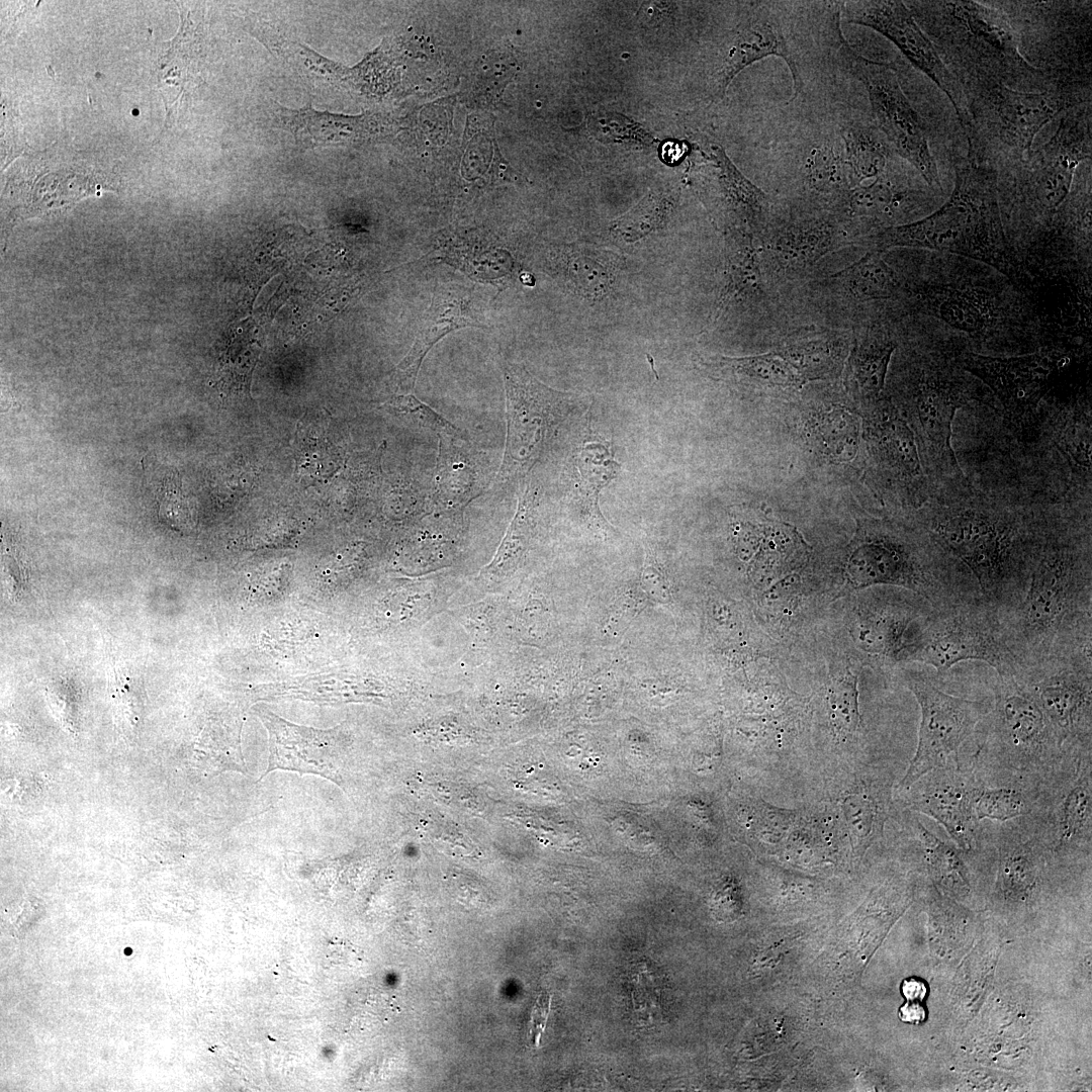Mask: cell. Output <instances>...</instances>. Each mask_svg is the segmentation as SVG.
Masks as SVG:
<instances>
[{
    "label": "cell",
    "instance_id": "cell-38",
    "mask_svg": "<svg viewBox=\"0 0 1092 1092\" xmlns=\"http://www.w3.org/2000/svg\"><path fill=\"white\" fill-rule=\"evenodd\" d=\"M1001 868L1005 889L1020 896L1031 885L1035 872L1034 843L1011 837L1001 843Z\"/></svg>",
    "mask_w": 1092,
    "mask_h": 1092
},
{
    "label": "cell",
    "instance_id": "cell-41",
    "mask_svg": "<svg viewBox=\"0 0 1092 1092\" xmlns=\"http://www.w3.org/2000/svg\"><path fill=\"white\" fill-rule=\"evenodd\" d=\"M386 404L398 413L414 418L419 424L437 433L439 437L465 439L456 427L414 395H397L390 398Z\"/></svg>",
    "mask_w": 1092,
    "mask_h": 1092
},
{
    "label": "cell",
    "instance_id": "cell-5",
    "mask_svg": "<svg viewBox=\"0 0 1092 1092\" xmlns=\"http://www.w3.org/2000/svg\"><path fill=\"white\" fill-rule=\"evenodd\" d=\"M938 336L932 333V339L915 352L904 394L931 500L946 502L972 485L951 443L957 412L979 402L993 406L995 400L959 363L957 352L964 340Z\"/></svg>",
    "mask_w": 1092,
    "mask_h": 1092
},
{
    "label": "cell",
    "instance_id": "cell-22",
    "mask_svg": "<svg viewBox=\"0 0 1092 1092\" xmlns=\"http://www.w3.org/2000/svg\"><path fill=\"white\" fill-rule=\"evenodd\" d=\"M464 327H481L470 313L468 290L452 283L438 286L421 317L411 350L394 370L395 390L412 391L421 364L431 348L450 332Z\"/></svg>",
    "mask_w": 1092,
    "mask_h": 1092
},
{
    "label": "cell",
    "instance_id": "cell-45",
    "mask_svg": "<svg viewBox=\"0 0 1092 1092\" xmlns=\"http://www.w3.org/2000/svg\"><path fill=\"white\" fill-rule=\"evenodd\" d=\"M902 1021L917 1024L925 1020L926 1011L921 1002L907 1001L899 1010Z\"/></svg>",
    "mask_w": 1092,
    "mask_h": 1092
},
{
    "label": "cell",
    "instance_id": "cell-30",
    "mask_svg": "<svg viewBox=\"0 0 1092 1092\" xmlns=\"http://www.w3.org/2000/svg\"><path fill=\"white\" fill-rule=\"evenodd\" d=\"M590 434L584 438L576 455L579 495L589 519L597 526L606 528L599 508V496L601 490L617 475L620 465L614 459L609 444Z\"/></svg>",
    "mask_w": 1092,
    "mask_h": 1092
},
{
    "label": "cell",
    "instance_id": "cell-34",
    "mask_svg": "<svg viewBox=\"0 0 1092 1092\" xmlns=\"http://www.w3.org/2000/svg\"><path fill=\"white\" fill-rule=\"evenodd\" d=\"M566 271L577 289L586 294L598 296L609 288L614 264L607 253L592 249H568Z\"/></svg>",
    "mask_w": 1092,
    "mask_h": 1092
},
{
    "label": "cell",
    "instance_id": "cell-26",
    "mask_svg": "<svg viewBox=\"0 0 1092 1092\" xmlns=\"http://www.w3.org/2000/svg\"><path fill=\"white\" fill-rule=\"evenodd\" d=\"M275 115L279 124L305 149L354 141L366 134L369 125L364 118L316 111L310 103L300 109L277 105Z\"/></svg>",
    "mask_w": 1092,
    "mask_h": 1092
},
{
    "label": "cell",
    "instance_id": "cell-3",
    "mask_svg": "<svg viewBox=\"0 0 1092 1092\" xmlns=\"http://www.w3.org/2000/svg\"><path fill=\"white\" fill-rule=\"evenodd\" d=\"M904 3L963 91L998 84L1026 92L1062 90L1024 58L999 1Z\"/></svg>",
    "mask_w": 1092,
    "mask_h": 1092
},
{
    "label": "cell",
    "instance_id": "cell-33",
    "mask_svg": "<svg viewBox=\"0 0 1092 1092\" xmlns=\"http://www.w3.org/2000/svg\"><path fill=\"white\" fill-rule=\"evenodd\" d=\"M846 823L854 845L867 849L881 834L885 818L884 803L870 787L849 794L843 803Z\"/></svg>",
    "mask_w": 1092,
    "mask_h": 1092
},
{
    "label": "cell",
    "instance_id": "cell-17",
    "mask_svg": "<svg viewBox=\"0 0 1092 1092\" xmlns=\"http://www.w3.org/2000/svg\"><path fill=\"white\" fill-rule=\"evenodd\" d=\"M994 697L984 719L986 747L1022 766L1063 751L1039 705L1016 676L998 674Z\"/></svg>",
    "mask_w": 1092,
    "mask_h": 1092
},
{
    "label": "cell",
    "instance_id": "cell-19",
    "mask_svg": "<svg viewBox=\"0 0 1092 1092\" xmlns=\"http://www.w3.org/2000/svg\"><path fill=\"white\" fill-rule=\"evenodd\" d=\"M256 714L269 737V758L263 779L276 769L323 777L342 785L345 736L339 727L316 729L289 722L265 707Z\"/></svg>",
    "mask_w": 1092,
    "mask_h": 1092
},
{
    "label": "cell",
    "instance_id": "cell-28",
    "mask_svg": "<svg viewBox=\"0 0 1092 1092\" xmlns=\"http://www.w3.org/2000/svg\"><path fill=\"white\" fill-rule=\"evenodd\" d=\"M803 174L809 189L825 198L830 206L853 188L839 132L827 133L811 143L804 155Z\"/></svg>",
    "mask_w": 1092,
    "mask_h": 1092
},
{
    "label": "cell",
    "instance_id": "cell-25",
    "mask_svg": "<svg viewBox=\"0 0 1092 1092\" xmlns=\"http://www.w3.org/2000/svg\"><path fill=\"white\" fill-rule=\"evenodd\" d=\"M896 337L882 326L868 328L855 338L847 365V378L858 398L873 405L881 397Z\"/></svg>",
    "mask_w": 1092,
    "mask_h": 1092
},
{
    "label": "cell",
    "instance_id": "cell-13",
    "mask_svg": "<svg viewBox=\"0 0 1092 1092\" xmlns=\"http://www.w3.org/2000/svg\"><path fill=\"white\" fill-rule=\"evenodd\" d=\"M504 381L508 432L498 482L526 475L556 428L581 403L579 396L548 387L520 365H507Z\"/></svg>",
    "mask_w": 1092,
    "mask_h": 1092
},
{
    "label": "cell",
    "instance_id": "cell-14",
    "mask_svg": "<svg viewBox=\"0 0 1092 1092\" xmlns=\"http://www.w3.org/2000/svg\"><path fill=\"white\" fill-rule=\"evenodd\" d=\"M899 676L917 700L921 720L915 754L899 784L907 791L932 769L959 764L962 744L975 733L990 712L982 701L952 696L944 692L934 676L906 666Z\"/></svg>",
    "mask_w": 1092,
    "mask_h": 1092
},
{
    "label": "cell",
    "instance_id": "cell-21",
    "mask_svg": "<svg viewBox=\"0 0 1092 1092\" xmlns=\"http://www.w3.org/2000/svg\"><path fill=\"white\" fill-rule=\"evenodd\" d=\"M977 785L959 765L930 770L914 783L910 808L937 821L962 849L976 842L973 800Z\"/></svg>",
    "mask_w": 1092,
    "mask_h": 1092
},
{
    "label": "cell",
    "instance_id": "cell-40",
    "mask_svg": "<svg viewBox=\"0 0 1092 1092\" xmlns=\"http://www.w3.org/2000/svg\"><path fill=\"white\" fill-rule=\"evenodd\" d=\"M155 494L159 519L174 529L182 530L188 524L189 514L180 476L175 469L166 470Z\"/></svg>",
    "mask_w": 1092,
    "mask_h": 1092
},
{
    "label": "cell",
    "instance_id": "cell-35",
    "mask_svg": "<svg viewBox=\"0 0 1092 1092\" xmlns=\"http://www.w3.org/2000/svg\"><path fill=\"white\" fill-rule=\"evenodd\" d=\"M670 206L669 199L663 194L650 192L613 222L612 232L622 241L635 242L657 229L668 214Z\"/></svg>",
    "mask_w": 1092,
    "mask_h": 1092
},
{
    "label": "cell",
    "instance_id": "cell-16",
    "mask_svg": "<svg viewBox=\"0 0 1092 1092\" xmlns=\"http://www.w3.org/2000/svg\"><path fill=\"white\" fill-rule=\"evenodd\" d=\"M1091 658L1086 654L1053 658L1014 675L1039 705L1063 751L1091 749Z\"/></svg>",
    "mask_w": 1092,
    "mask_h": 1092
},
{
    "label": "cell",
    "instance_id": "cell-1",
    "mask_svg": "<svg viewBox=\"0 0 1092 1092\" xmlns=\"http://www.w3.org/2000/svg\"><path fill=\"white\" fill-rule=\"evenodd\" d=\"M1091 505L1053 504L1023 593L998 615L1019 671L1043 661L1091 655Z\"/></svg>",
    "mask_w": 1092,
    "mask_h": 1092
},
{
    "label": "cell",
    "instance_id": "cell-37",
    "mask_svg": "<svg viewBox=\"0 0 1092 1092\" xmlns=\"http://www.w3.org/2000/svg\"><path fill=\"white\" fill-rule=\"evenodd\" d=\"M1029 804L1026 796L1009 787H977L973 800L976 821L991 819L1008 821L1027 814Z\"/></svg>",
    "mask_w": 1092,
    "mask_h": 1092
},
{
    "label": "cell",
    "instance_id": "cell-20",
    "mask_svg": "<svg viewBox=\"0 0 1092 1092\" xmlns=\"http://www.w3.org/2000/svg\"><path fill=\"white\" fill-rule=\"evenodd\" d=\"M871 407V440L876 457L902 491L905 505L914 511V522L930 503L931 493L913 432L890 399L880 398Z\"/></svg>",
    "mask_w": 1092,
    "mask_h": 1092
},
{
    "label": "cell",
    "instance_id": "cell-39",
    "mask_svg": "<svg viewBox=\"0 0 1092 1092\" xmlns=\"http://www.w3.org/2000/svg\"><path fill=\"white\" fill-rule=\"evenodd\" d=\"M915 834L922 847L926 861L933 874L940 880L942 878L957 877L964 880L963 862L958 850L927 830L920 822L914 823Z\"/></svg>",
    "mask_w": 1092,
    "mask_h": 1092
},
{
    "label": "cell",
    "instance_id": "cell-42",
    "mask_svg": "<svg viewBox=\"0 0 1092 1092\" xmlns=\"http://www.w3.org/2000/svg\"><path fill=\"white\" fill-rule=\"evenodd\" d=\"M646 563L642 571V585L643 588L656 601L660 603H666L670 596L667 586V581L662 571L659 569L656 559L649 553L646 556Z\"/></svg>",
    "mask_w": 1092,
    "mask_h": 1092
},
{
    "label": "cell",
    "instance_id": "cell-8",
    "mask_svg": "<svg viewBox=\"0 0 1092 1092\" xmlns=\"http://www.w3.org/2000/svg\"><path fill=\"white\" fill-rule=\"evenodd\" d=\"M967 156L996 171L1024 160L1037 133L1065 111L1091 102L1092 89L1026 92L1002 84L964 90Z\"/></svg>",
    "mask_w": 1092,
    "mask_h": 1092
},
{
    "label": "cell",
    "instance_id": "cell-6",
    "mask_svg": "<svg viewBox=\"0 0 1092 1092\" xmlns=\"http://www.w3.org/2000/svg\"><path fill=\"white\" fill-rule=\"evenodd\" d=\"M1092 103L1065 111L1050 140L1022 161L997 171L998 200L1007 241L1024 265L1037 254L1068 198L1075 173L1091 160Z\"/></svg>",
    "mask_w": 1092,
    "mask_h": 1092
},
{
    "label": "cell",
    "instance_id": "cell-15",
    "mask_svg": "<svg viewBox=\"0 0 1092 1092\" xmlns=\"http://www.w3.org/2000/svg\"><path fill=\"white\" fill-rule=\"evenodd\" d=\"M966 343L960 346L957 359L989 387L1000 416L1015 428L1033 422L1053 388L1060 363L1067 359L1064 350L1044 347L1015 356H994L975 352Z\"/></svg>",
    "mask_w": 1092,
    "mask_h": 1092
},
{
    "label": "cell",
    "instance_id": "cell-44",
    "mask_svg": "<svg viewBox=\"0 0 1092 1092\" xmlns=\"http://www.w3.org/2000/svg\"><path fill=\"white\" fill-rule=\"evenodd\" d=\"M901 991L907 1001L921 1002L927 995V985L916 977H910L903 981Z\"/></svg>",
    "mask_w": 1092,
    "mask_h": 1092
},
{
    "label": "cell",
    "instance_id": "cell-36",
    "mask_svg": "<svg viewBox=\"0 0 1092 1092\" xmlns=\"http://www.w3.org/2000/svg\"><path fill=\"white\" fill-rule=\"evenodd\" d=\"M858 671L849 665L833 676L828 691V703L834 727L853 734L860 726L857 691Z\"/></svg>",
    "mask_w": 1092,
    "mask_h": 1092
},
{
    "label": "cell",
    "instance_id": "cell-2",
    "mask_svg": "<svg viewBox=\"0 0 1092 1092\" xmlns=\"http://www.w3.org/2000/svg\"><path fill=\"white\" fill-rule=\"evenodd\" d=\"M1054 500L1018 484L972 483L956 498L930 500L917 525L966 566L998 616L1023 593Z\"/></svg>",
    "mask_w": 1092,
    "mask_h": 1092
},
{
    "label": "cell",
    "instance_id": "cell-11",
    "mask_svg": "<svg viewBox=\"0 0 1092 1092\" xmlns=\"http://www.w3.org/2000/svg\"><path fill=\"white\" fill-rule=\"evenodd\" d=\"M965 660H980L997 674L1016 675L1019 666L1002 636L998 617L983 599L932 610L904 662H922L938 673Z\"/></svg>",
    "mask_w": 1092,
    "mask_h": 1092
},
{
    "label": "cell",
    "instance_id": "cell-29",
    "mask_svg": "<svg viewBox=\"0 0 1092 1092\" xmlns=\"http://www.w3.org/2000/svg\"><path fill=\"white\" fill-rule=\"evenodd\" d=\"M1084 760V763L1078 764L1074 779L1065 789L1057 808L1055 845L1060 848L1091 845V755Z\"/></svg>",
    "mask_w": 1092,
    "mask_h": 1092
},
{
    "label": "cell",
    "instance_id": "cell-7",
    "mask_svg": "<svg viewBox=\"0 0 1092 1092\" xmlns=\"http://www.w3.org/2000/svg\"><path fill=\"white\" fill-rule=\"evenodd\" d=\"M848 570L858 586H903L938 611L982 599L966 566L925 529L910 523L868 522L855 542Z\"/></svg>",
    "mask_w": 1092,
    "mask_h": 1092
},
{
    "label": "cell",
    "instance_id": "cell-23",
    "mask_svg": "<svg viewBox=\"0 0 1092 1092\" xmlns=\"http://www.w3.org/2000/svg\"><path fill=\"white\" fill-rule=\"evenodd\" d=\"M772 230L767 247L785 270L803 269L844 245L850 233L838 212L828 207L819 214L790 218Z\"/></svg>",
    "mask_w": 1092,
    "mask_h": 1092
},
{
    "label": "cell",
    "instance_id": "cell-4",
    "mask_svg": "<svg viewBox=\"0 0 1092 1092\" xmlns=\"http://www.w3.org/2000/svg\"><path fill=\"white\" fill-rule=\"evenodd\" d=\"M873 249L908 247L945 252L986 264L1018 285L1026 272L1001 217L997 171L966 156L954 162V187L936 210L869 237Z\"/></svg>",
    "mask_w": 1092,
    "mask_h": 1092
},
{
    "label": "cell",
    "instance_id": "cell-10",
    "mask_svg": "<svg viewBox=\"0 0 1092 1092\" xmlns=\"http://www.w3.org/2000/svg\"><path fill=\"white\" fill-rule=\"evenodd\" d=\"M1017 285L980 283L976 280H931L916 287L920 309L975 344L1010 339L1025 340L1036 327L1025 308Z\"/></svg>",
    "mask_w": 1092,
    "mask_h": 1092
},
{
    "label": "cell",
    "instance_id": "cell-9",
    "mask_svg": "<svg viewBox=\"0 0 1092 1092\" xmlns=\"http://www.w3.org/2000/svg\"><path fill=\"white\" fill-rule=\"evenodd\" d=\"M1022 54L1058 88H1092L1091 1H999Z\"/></svg>",
    "mask_w": 1092,
    "mask_h": 1092
},
{
    "label": "cell",
    "instance_id": "cell-43",
    "mask_svg": "<svg viewBox=\"0 0 1092 1092\" xmlns=\"http://www.w3.org/2000/svg\"><path fill=\"white\" fill-rule=\"evenodd\" d=\"M551 996L545 992L541 993L536 1000V1003L532 1010L530 1034L533 1043L538 1044L541 1034L544 1031L548 1014L550 1011Z\"/></svg>",
    "mask_w": 1092,
    "mask_h": 1092
},
{
    "label": "cell",
    "instance_id": "cell-31",
    "mask_svg": "<svg viewBox=\"0 0 1092 1092\" xmlns=\"http://www.w3.org/2000/svg\"><path fill=\"white\" fill-rule=\"evenodd\" d=\"M883 252L872 249L856 262L834 275L854 299L858 301L889 300L903 293L902 282L883 259Z\"/></svg>",
    "mask_w": 1092,
    "mask_h": 1092
},
{
    "label": "cell",
    "instance_id": "cell-18",
    "mask_svg": "<svg viewBox=\"0 0 1092 1092\" xmlns=\"http://www.w3.org/2000/svg\"><path fill=\"white\" fill-rule=\"evenodd\" d=\"M840 15L846 22L872 28L892 41L915 68L946 95L963 130L967 128L969 114L963 88L904 1H843Z\"/></svg>",
    "mask_w": 1092,
    "mask_h": 1092
},
{
    "label": "cell",
    "instance_id": "cell-24",
    "mask_svg": "<svg viewBox=\"0 0 1092 1092\" xmlns=\"http://www.w3.org/2000/svg\"><path fill=\"white\" fill-rule=\"evenodd\" d=\"M722 205L742 228L765 233L774 221V201L749 181L728 159L719 146L709 155Z\"/></svg>",
    "mask_w": 1092,
    "mask_h": 1092
},
{
    "label": "cell",
    "instance_id": "cell-32",
    "mask_svg": "<svg viewBox=\"0 0 1092 1092\" xmlns=\"http://www.w3.org/2000/svg\"><path fill=\"white\" fill-rule=\"evenodd\" d=\"M711 367L762 384L788 387L805 383L779 351L744 358L721 357Z\"/></svg>",
    "mask_w": 1092,
    "mask_h": 1092
},
{
    "label": "cell",
    "instance_id": "cell-27",
    "mask_svg": "<svg viewBox=\"0 0 1092 1092\" xmlns=\"http://www.w3.org/2000/svg\"><path fill=\"white\" fill-rule=\"evenodd\" d=\"M838 132L853 187L882 175L901 158L877 127L873 116L848 119L839 126Z\"/></svg>",
    "mask_w": 1092,
    "mask_h": 1092
},
{
    "label": "cell",
    "instance_id": "cell-12",
    "mask_svg": "<svg viewBox=\"0 0 1092 1092\" xmlns=\"http://www.w3.org/2000/svg\"><path fill=\"white\" fill-rule=\"evenodd\" d=\"M839 61L863 85L873 119L895 153L911 165L930 188L943 194L927 122L904 93L895 65L867 59L846 40L840 48Z\"/></svg>",
    "mask_w": 1092,
    "mask_h": 1092
}]
</instances>
